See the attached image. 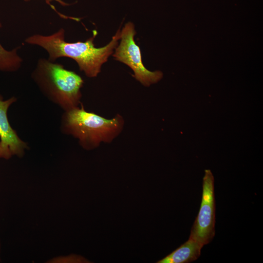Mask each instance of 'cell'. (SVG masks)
Returning a JSON list of instances; mask_svg holds the SVG:
<instances>
[{"instance_id": "5b68a950", "label": "cell", "mask_w": 263, "mask_h": 263, "mask_svg": "<svg viewBox=\"0 0 263 263\" xmlns=\"http://www.w3.org/2000/svg\"><path fill=\"white\" fill-rule=\"evenodd\" d=\"M215 201L214 178L210 169L205 170L202 200L198 215L189 237L202 245L208 244L215 236Z\"/></svg>"}, {"instance_id": "52a82bcc", "label": "cell", "mask_w": 263, "mask_h": 263, "mask_svg": "<svg viewBox=\"0 0 263 263\" xmlns=\"http://www.w3.org/2000/svg\"><path fill=\"white\" fill-rule=\"evenodd\" d=\"M203 247L200 243L189 237L188 240L181 244L157 263H188L197 260Z\"/></svg>"}, {"instance_id": "ba28073f", "label": "cell", "mask_w": 263, "mask_h": 263, "mask_svg": "<svg viewBox=\"0 0 263 263\" xmlns=\"http://www.w3.org/2000/svg\"><path fill=\"white\" fill-rule=\"evenodd\" d=\"M1 24L0 22V28ZM16 48L11 51L6 50L0 43V71L13 72L21 66L22 58L17 54Z\"/></svg>"}, {"instance_id": "30bf717a", "label": "cell", "mask_w": 263, "mask_h": 263, "mask_svg": "<svg viewBox=\"0 0 263 263\" xmlns=\"http://www.w3.org/2000/svg\"><path fill=\"white\" fill-rule=\"evenodd\" d=\"M24 1H28L30 0H24ZM46 1V2L49 4L50 5V6L52 7V9H53L62 18H65V19H70V17H68L67 16H64L63 15H61L58 12H57L56 11V10L55 8L53 6V5H52L51 3H50V2L52 1V0H55V1H56L58 2H59L61 5H62V6H68V5H69L70 4H68V3H67L65 2H64L63 1L61 0H45Z\"/></svg>"}, {"instance_id": "9c48e42d", "label": "cell", "mask_w": 263, "mask_h": 263, "mask_svg": "<svg viewBox=\"0 0 263 263\" xmlns=\"http://www.w3.org/2000/svg\"><path fill=\"white\" fill-rule=\"evenodd\" d=\"M88 261L76 255H70L67 256L56 257L49 260L48 263H87Z\"/></svg>"}, {"instance_id": "6da1fadb", "label": "cell", "mask_w": 263, "mask_h": 263, "mask_svg": "<svg viewBox=\"0 0 263 263\" xmlns=\"http://www.w3.org/2000/svg\"><path fill=\"white\" fill-rule=\"evenodd\" d=\"M121 30L118 29L111 41L106 46L96 48L94 43L95 34L85 41L68 42L65 40V30L60 28L49 36L39 34L29 37L25 42L42 47L49 55L52 62L59 57H67L75 60L80 71L89 77H96L103 63L107 61L118 45Z\"/></svg>"}, {"instance_id": "277c9868", "label": "cell", "mask_w": 263, "mask_h": 263, "mask_svg": "<svg viewBox=\"0 0 263 263\" xmlns=\"http://www.w3.org/2000/svg\"><path fill=\"white\" fill-rule=\"evenodd\" d=\"M135 34L134 24L131 22L126 23L120 32V43L113 56L116 60L130 67L137 80L145 86H149L159 81L163 73L158 71H150L144 66L140 48L134 39Z\"/></svg>"}, {"instance_id": "8992f818", "label": "cell", "mask_w": 263, "mask_h": 263, "mask_svg": "<svg viewBox=\"0 0 263 263\" xmlns=\"http://www.w3.org/2000/svg\"><path fill=\"white\" fill-rule=\"evenodd\" d=\"M16 101L14 96L6 100L0 99V158L6 160L14 155L23 157L25 150L29 148L11 126L8 119L7 111Z\"/></svg>"}, {"instance_id": "8fae6325", "label": "cell", "mask_w": 263, "mask_h": 263, "mask_svg": "<svg viewBox=\"0 0 263 263\" xmlns=\"http://www.w3.org/2000/svg\"></svg>"}, {"instance_id": "3957f363", "label": "cell", "mask_w": 263, "mask_h": 263, "mask_svg": "<svg viewBox=\"0 0 263 263\" xmlns=\"http://www.w3.org/2000/svg\"><path fill=\"white\" fill-rule=\"evenodd\" d=\"M123 120L119 116L107 119L86 111L82 105L65 111L60 129L64 133L72 135L86 150L93 149L101 142H110L121 132Z\"/></svg>"}, {"instance_id": "7a4b0ae2", "label": "cell", "mask_w": 263, "mask_h": 263, "mask_svg": "<svg viewBox=\"0 0 263 263\" xmlns=\"http://www.w3.org/2000/svg\"><path fill=\"white\" fill-rule=\"evenodd\" d=\"M32 77L42 93L65 111L77 107L80 103L83 80L61 64L40 58Z\"/></svg>"}]
</instances>
